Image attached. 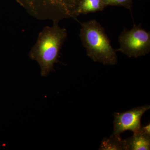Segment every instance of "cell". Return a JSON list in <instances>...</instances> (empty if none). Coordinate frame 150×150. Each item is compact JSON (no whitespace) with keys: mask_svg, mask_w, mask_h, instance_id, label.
Listing matches in <instances>:
<instances>
[{"mask_svg":"<svg viewBox=\"0 0 150 150\" xmlns=\"http://www.w3.org/2000/svg\"><path fill=\"white\" fill-rule=\"evenodd\" d=\"M67 31L60 27L59 21H53L52 26H46L38 34L28 56L40 66V74L46 77L54 71V64L59 62L60 52L67 37Z\"/></svg>","mask_w":150,"mask_h":150,"instance_id":"cell-1","label":"cell"},{"mask_svg":"<svg viewBox=\"0 0 150 150\" xmlns=\"http://www.w3.org/2000/svg\"><path fill=\"white\" fill-rule=\"evenodd\" d=\"M87 55L94 62L105 65H115L118 56L110 40L99 23L94 19L81 23L79 35Z\"/></svg>","mask_w":150,"mask_h":150,"instance_id":"cell-2","label":"cell"},{"mask_svg":"<svg viewBox=\"0 0 150 150\" xmlns=\"http://www.w3.org/2000/svg\"><path fill=\"white\" fill-rule=\"evenodd\" d=\"M30 16L40 20L77 19L81 0H16Z\"/></svg>","mask_w":150,"mask_h":150,"instance_id":"cell-3","label":"cell"},{"mask_svg":"<svg viewBox=\"0 0 150 150\" xmlns=\"http://www.w3.org/2000/svg\"><path fill=\"white\" fill-rule=\"evenodd\" d=\"M120 48L116 51L131 58H137L149 54L150 51V32L134 24L130 30L124 28L118 38Z\"/></svg>","mask_w":150,"mask_h":150,"instance_id":"cell-4","label":"cell"},{"mask_svg":"<svg viewBox=\"0 0 150 150\" xmlns=\"http://www.w3.org/2000/svg\"><path fill=\"white\" fill-rule=\"evenodd\" d=\"M150 108V105H146L134 108L125 112H114L112 134L121 135L128 130L134 133L139 131L142 127V116Z\"/></svg>","mask_w":150,"mask_h":150,"instance_id":"cell-5","label":"cell"},{"mask_svg":"<svg viewBox=\"0 0 150 150\" xmlns=\"http://www.w3.org/2000/svg\"><path fill=\"white\" fill-rule=\"evenodd\" d=\"M150 124L141 127L133 136L125 139L126 150L150 149Z\"/></svg>","mask_w":150,"mask_h":150,"instance_id":"cell-6","label":"cell"},{"mask_svg":"<svg viewBox=\"0 0 150 150\" xmlns=\"http://www.w3.org/2000/svg\"><path fill=\"white\" fill-rule=\"evenodd\" d=\"M99 150H126L125 139H122L120 135L112 134L109 138L102 140Z\"/></svg>","mask_w":150,"mask_h":150,"instance_id":"cell-7","label":"cell"},{"mask_svg":"<svg viewBox=\"0 0 150 150\" xmlns=\"http://www.w3.org/2000/svg\"><path fill=\"white\" fill-rule=\"evenodd\" d=\"M103 0H81L78 9L79 15L103 10L105 8Z\"/></svg>","mask_w":150,"mask_h":150,"instance_id":"cell-8","label":"cell"},{"mask_svg":"<svg viewBox=\"0 0 150 150\" xmlns=\"http://www.w3.org/2000/svg\"><path fill=\"white\" fill-rule=\"evenodd\" d=\"M105 6H117L124 7L131 11L133 0H103Z\"/></svg>","mask_w":150,"mask_h":150,"instance_id":"cell-9","label":"cell"}]
</instances>
